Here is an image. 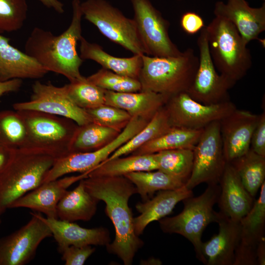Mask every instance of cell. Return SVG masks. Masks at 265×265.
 Segmentation results:
<instances>
[{"label":"cell","instance_id":"obj_17","mask_svg":"<svg viewBox=\"0 0 265 265\" xmlns=\"http://www.w3.org/2000/svg\"><path fill=\"white\" fill-rule=\"evenodd\" d=\"M259 115L236 108L219 121L225 159L227 162L245 154L249 149L253 131Z\"/></svg>","mask_w":265,"mask_h":265},{"label":"cell","instance_id":"obj_48","mask_svg":"<svg viewBox=\"0 0 265 265\" xmlns=\"http://www.w3.org/2000/svg\"><path fill=\"white\" fill-rule=\"evenodd\" d=\"M177 0V1H181V0Z\"/></svg>","mask_w":265,"mask_h":265},{"label":"cell","instance_id":"obj_34","mask_svg":"<svg viewBox=\"0 0 265 265\" xmlns=\"http://www.w3.org/2000/svg\"><path fill=\"white\" fill-rule=\"evenodd\" d=\"M158 169L185 185L192 170L193 151L191 149L164 150L155 153Z\"/></svg>","mask_w":265,"mask_h":265},{"label":"cell","instance_id":"obj_14","mask_svg":"<svg viewBox=\"0 0 265 265\" xmlns=\"http://www.w3.org/2000/svg\"><path fill=\"white\" fill-rule=\"evenodd\" d=\"M29 221L0 238V265H24L35 256L41 242L52 236L40 212H32Z\"/></svg>","mask_w":265,"mask_h":265},{"label":"cell","instance_id":"obj_15","mask_svg":"<svg viewBox=\"0 0 265 265\" xmlns=\"http://www.w3.org/2000/svg\"><path fill=\"white\" fill-rule=\"evenodd\" d=\"M15 110H34L70 119L79 126L92 122L87 111L77 106L67 94L65 85L58 87L51 82L36 81L29 101L15 103Z\"/></svg>","mask_w":265,"mask_h":265},{"label":"cell","instance_id":"obj_45","mask_svg":"<svg viewBox=\"0 0 265 265\" xmlns=\"http://www.w3.org/2000/svg\"><path fill=\"white\" fill-rule=\"evenodd\" d=\"M45 6L53 8L58 13L64 12L63 4L58 0H38Z\"/></svg>","mask_w":265,"mask_h":265},{"label":"cell","instance_id":"obj_30","mask_svg":"<svg viewBox=\"0 0 265 265\" xmlns=\"http://www.w3.org/2000/svg\"><path fill=\"white\" fill-rule=\"evenodd\" d=\"M203 129L191 130L172 127L164 134L144 144L131 154L137 155L153 154L162 151L178 149H193Z\"/></svg>","mask_w":265,"mask_h":265},{"label":"cell","instance_id":"obj_28","mask_svg":"<svg viewBox=\"0 0 265 265\" xmlns=\"http://www.w3.org/2000/svg\"><path fill=\"white\" fill-rule=\"evenodd\" d=\"M158 169L155 153L131 155L105 161L91 170L88 177L121 176L132 172Z\"/></svg>","mask_w":265,"mask_h":265},{"label":"cell","instance_id":"obj_40","mask_svg":"<svg viewBox=\"0 0 265 265\" xmlns=\"http://www.w3.org/2000/svg\"><path fill=\"white\" fill-rule=\"evenodd\" d=\"M58 249L65 265H82L95 251L92 245H70Z\"/></svg>","mask_w":265,"mask_h":265},{"label":"cell","instance_id":"obj_6","mask_svg":"<svg viewBox=\"0 0 265 265\" xmlns=\"http://www.w3.org/2000/svg\"><path fill=\"white\" fill-rule=\"evenodd\" d=\"M206 27L215 67L221 75L236 83L252 66L247 44L235 26L224 18L215 16Z\"/></svg>","mask_w":265,"mask_h":265},{"label":"cell","instance_id":"obj_49","mask_svg":"<svg viewBox=\"0 0 265 265\" xmlns=\"http://www.w3.org/2000/svg\"></svg>","mask_w":265,"mask_h":265},{"label":"cell","instance_id":"obj_39","mask_svg":"<svg viewBox=\"0 0 265 265\" xmlns=\"http://www.w3.org/2000/svg\"><path fill=\"white\" fill-rule=\"evenodd\" d=\"M85 110L92 122L120 132L126 128L132 118L126 111L105 104Z\"/></svg>","mask_w":265,"mask_h":265},{"label":"cell","instance_id":"obj_5","mask_svg":"<svg viewBox=\"0 0 265 265\" xmlns=\"http://www.w3.org/2000/svg\"><path fill=\"white\" fill-rule=\"evenodd\" d=\"M220 192L219 184L208 185L201 195H193L182 201L184 208L180 213L159 220L163 232L177 234L188 240L193 245L197 258L203 264L201 238L207 226L217 221L218 212L214 210L213 207L217 203Z\"/></svg>","mask_w":265,"mask_h":265},{"label":"cell","instance_id":"obj_23","mask_svg":"<svg viewBox=\"0 0 265 265\" xmlns=\"http://www.w3.org/2000/svg\"><path fill=\"white\" fill-rule=\"evenodd\" d=\"M0 34V81L12 79H38L49 72L25 53L12 46Z\"/></svg>","mask_w":265,"mask_h":265},{"label":"cell","instance_id":"obj_20","mask_svg":"<svg viewBox=\"0 0 265 265\" xmlns=\"http://www.w3.org/2000/svg\"><path fill=\"white\" fill-rule=\"evenodd\" d=\"M217 221L218 233L202 242L201 252L204 264L233 265L240 236L239 221L233 220L220 212Z\"/></svg>","mask_w":265,"mask_h":265},{"label":"cell","instance_id":"obj_31","mask_svg":"<svg viewBox=\"0 0 265 265\" xmlns=\"http://www.w3.org/2000/svg\"><path fill=\"white\" fill-rule=\"evenodd\" d=\"M172 128L164 106L143 128L114 151L106 160L132 154L144 144L164 134Z\"/></svg>","mask_w":265,"mask_h":265},{"label":"cell","instance_id":"obj_4","mask_svg":"<svg viewBox=\"0 0 265 265\" xmlns=\"http://www.w3.org/2000/svg\"><path fill=\"white\" fill-rule=\"evenodd\" d=\"M142 66L138 80L141 91H150L168 98L186 92L191 86L199 64V57L188 48L176 56L142 55Z\"/></svg>","mask_w":265,"mask_h":265},{"label":"cell","instance_id":"obj_47","mask_svg":"<svg viewBox=\"0 0 265 265\" xmlns=\"http://www.w3.org/2000/svg\"><path fill=\"white\" fill-rule=\"evenodd\" d=\"M1 214V212H0V215ZM1 222V219H0V224Z\"/></svg>","mask_w":265,"mask_h":265},{"label":"cell","instance_id":"obj_35","mask_svg":"<svg viewBox=\"0 0 265 265\" xmlns=\"http://www.w3.org/2000/svg\"><path fill=\"white\" fill-rule=\"evenodd\" d=\"M27 133L24 120L17 110L0 111V145L17 149L26 147Z\"/></svg>","mask_w":265,"mask_h":265},{"label":"cell","instance_id":"obj_44","mask_svg":"<svg viewBox=\"0 0 265 265\" xmlns=\"http://www.w3.org/2000/svg\"><path fill=\"white\" fill-rule=\"evenodd\" d=\"M16 149L0 145V173L12 159Z\"/></svg>","mask_w":265,"mask_h":265},{"label":"cell","instance_id":"obj_36","mask_svg":"<svg viewBox=\"0 0 265 265\" xmlns=\"http://www.w3.org/2000/svg\"><path fill=\"white\" fill-rule=\"evenodd\" d=\"M64 85L70 98L82 109L93 108L105 104V90L93 84L86 77Z\"/></svg>","mask_w":265,"mask_h":265},{"label":"cell","instance_id":"obj_26","mask_svg":"<svg viewBox=\"0 0 265 265\" xmlns=\"http://www.w3.org/2000/svg\"><path fill=\"white\" fill-rule=\"evenodd\" d=\"M80 42V56L82 59L92 60L100 64L103 68L123 76L138 80L142 66V55L118 57L109 54L102 46L88 42L83 36Z\"/></svg>","mask_w":265,"mask_h":265},{"label":"cell","instance_id":"obj_2","mask_svg":"<svg viewBox=\"0 0 265 265\" xmlns=\"http://www.w3.org/2000/svg\"><path fill=\"white\" fill-rule=\"evenodd\" d=\"M80 3V0H73L72 20L65 31L55 35L50 31L35 27L24 46L25 53L48 72L62 75L70 82L84 78L80 71L83 60L77 50L82 36Z\"/></svg>","mask_w":265,"mask_h":265},{"label":"cell","instance_id":"obj_1","mask_svg":"<svg viewBox=\"0 0 265 265\" xmlns=\"http://www.w3.org/2000/svg\"><path fill=\"white\" fill-rule=\"evenodd\" d=\"M83 182L87 191L106 204L105 212L114 225V240L107 251L116 255L125 265L132 264L144 242L135 233L133 215L129 206L131 197L137 193L134 185L124 176L87 177Z\"/></svg>","mask_w":265,"mask_h":265},{"label":"cell","instance_id":"obj_46","mask_svg":"<svg viewBox=\"0 0 265 265\" xmlns=\"http://www.w3.org/2000/svg\"><path fill=\"white\" fill-rule=\"evenodd\" d=\"M258 265H265V240H262L259 244L256 251Z\"/></svg>","mask_w":265,"mask_h":265},{"label":"cell","instance_id":"obj_22","mask_svg":"<svg viewBox=\"0 0 265 265\" xmlns=\"http://www.w3.org/2000/svg\"><path fill=\"white\" fill-rule=\"evenodd\" d=\"M50 228L58 248L74 246H106L110 242L108 230L104 227H82L74 222L42 217Z\"/></svg>","mask_w":265,"mask_h":265},{"label":"cell","instance_id":"obj_7","mask_svg":"<svg viewBox=\"0 0 265 265\" xmlns=\"http://www.w3.org/2000/svg\"><path fill=\"white\" fill-rule=\"evenodd\" d=\"M80 8L84 18L111 41L134 55L146 54L133 19L106 0H86L81 2Z\"/></svg>","mask_w":265,"mask_h":265},{"label":"cell","instance_id":"obj_32","mask_svg":"<svg viewBox=\"0 0 265 265\" xmlns=\"http://www.w3.org/2000/svg\"><path fill=\"white\" fill-rule=\"evenodd\" d=\"M229 163L236 170L246 189L255 198L265 182V157L250 149Z\"/></svg>","mask_w":265,"mask_h":265},{"label":"cell","instance_id":"obj_33","mask_svg":"<svg viewBox=\"0 0 265 265\" xmlns=\"http://www.w3.org/2000/svg\"><path fill=\"white\" fill-rule=\"evenodd\" d=\"M135 186L143 201L150 198L156 191L176 189L185 186L179 180L159 170L138 171L124 176Z\"/></svg>","mask_w":265,"mask_h":265},{"label":"cell","instance_id":"obj_27","mask_svg":"<svg viewBox=\"0 0 265 265\" xmlns=\"http://www.w3.org/2000/svg\"><path fill=\"white\" fill-rule=\"evenodd\" d=\"M83 179L74 189L67 190L59 201L56 208L58 219L69 222L87 221L95 214L99 201L87 191Z\"/></svg>","mask_w":265,"mask_h":265},{"label":"cell","instance_id":"obj_13","mask_svg":"<svg viewBox=\"0 0 265 265\" xmlns=\"http://www.w3.org/2000/svg\"><path fill=\"white\" fill-rule=\"evenodd\" d=\"M149 121L140 117H133L120 134L102 148L88 152L69 153L58 158L48 173L44 183L72 173L90 171L106 161L114 151L143 128Z\"/></svg>","mask_w":265,"mask_h":265},{"label":"cell","instance_id":"obj_21","mask_svg":"<svg viewBox=\"0 0 265 265\" xmlns=\"http://www.w3.org/2000/svg\"><path fill=\"white\" fill-rule=\"evenodd\" d=\"M219 185L217 203L219 212L230 219L239 221L251 209L255 201L243 186L233 165L226 162Z\"/></svg>","mask_w":265,"mask_h":265},{"label":"cell","instance_id":"obj_3","mask_svg":"<svg viewBox=\"0 0 265 265\" xmlns=\"http://www.w3.org/2000/svg\"><path fill=\"white\" fill-rule=\"evenodd\" d=\"M58 158L43 149H17L11 161L0 173L1 213L16 200L43 184Z\"/></svg>","mask_w":265,"mask_h":265},{"label":"cell","instance_id":"obj_10","mask_svg":"<svg viewBox=\"0 0 265 265\" xmlns=\"http://www.w3.org/2000/svg\"><path fill=\"white\" fill-rule=\"evenodd\" d=\"M136 28L146 52L152 56H176L180 51L169 35V22L150 0H130Z\"/></svg>","mask_w":265,"mask_h":265},{"label":"cell","instance_id":"obj_41","mask_svg":"<svg viewBox=\"0 0 265 265\" xmlns=\"http://www.w3.org/2000/svg\"><path fill=\"white\" fill-rule=\"evenodd\" d=\"M250 149L255 153L265 157V111L259 115L257 125L253 131Z\"/></svg>","mask_w":265,"mask_h":265},{"label":"cell","instance_id":"obj_38","mask_svg":"<svg viewBox=\"0 0 265 265\" xmlns=\"http://www.w3.org/2000/svg\"><path fill=\"white\" fill-rule=\"evenodd\" d=\"M27 11L26 0H0V34L20 29Z\"/></svg>","mask_w":265,"mask_h":265},{"label":"cell","instance_id":"obj_37","mask_svg":"<svg viewBox=\"0 0 265 265\" xmlns=\"http://www.w3.org/2000/svg\"><path fill=\"white\" fill-rule=\"evenodd\" d=\"M87 79L106 90L116 92L140 91L141 85L138 79L123 76L102 68Z\"/></svg>","mask_w":265,"mask_h":265},{"label":"cell","instance_id":"obj_19","mask_svg":"<svg viewBox=\"0 0 265 265\" xmlns=\"http://www.w3.org/2000/svg\"><path fill=\"white\" fill-rule=\"evenodd\" d=\"M89 172L76 176L62 177L45 182L16 200L9 209L28 208L44 213L46 217L57 218V204L68 188L73 184L87 178Z\"/></svg>","mask_w":265,"mask_h":265},{"label":"cell","instance_id":"obj_24","mask_svg":"<svg viewBox=\"0 0 265 265\" xmlns=\"http://www.w3.org/2000/svg\"><path fill=\"white\" fill-rule=\"evenodd\" d=\"M193 195L192 190L184 186L176 189L159 191L152 199L137 203L135 208L140 214L133 219L136 235L139 236L150 223L166 217L179 202Z\"/></svg>","mask_w":265,"mask_h":265},{"label":"cell","instance_id":"obj_16","mask_svg":"<svg viewBox=\"0 0 265 265\" xmlns=\"http://www.w3.org/2000/svg\"><path fill=\"white\" fill-rule=\"evenodd\" d=\"M239 222V239L233 265H258L257 248L260 242L265 239V182L260 187L259 197Z\"/></svg>","mask_w":265,"mask_h":265},{"label":"cell","instance_id":"obj_9","mask_svg":"<svg viewBox=\"0 0 265 265\" xmlns=\"http://www.w3.org/2000/svg\"><path fill=\"white\" fill-rule=\"evenodd\" d=\"M190 177L185 186L192 190L202 183L219 184L226 161L225 159L219 121L213 122L204 128L195 146Z\"/></svg>","mask_w":265,"mask_h":265},{"label":"cell","instance_id":"obj_12","mask_svg":"<svg viewBox=\"0 0 265 265\" xmlns=\"http://www.w3.org/2000/svg\"><path fill=\"white\" fill-rule=\"evenodd\" d=\"M164 107L172 127L191 130H202L213 122L220 121L237 108L231 101L203 104L186 92L170 97Z\"/></svg>","mask_w":265,"mask_h":265},{"label":"cell","instance_id":"obj_43","mask_svg":"<svg viewBox=\"0 0 265 265\" xmlns=\"http://www.w3.org/2000/svg\"><path fill=\"white\" fill-rule=\"evenodd\" d=\"M22 85V80L19 79L0 81V97L6 93L17 91Z\"/></svg>","mask_w":265,"mask_h":265},{"label":"cell","instance_id":"obj_8","mask_svg":"<svg viewBox=\"0 0 265 265\" xmlns=\"http://www.w3.org/2000/svg\"><path fill=\"white\" fill-rule=\"evenodd\" d=\"M25 123L27 133L26 147L51 152L59 158L69 153V146L78 126L73 120L34 110H17Z\"/></svg>","mask_w":265,"mask_h":265},{"label":"cell","instance_id":"obj_18","mask_svg":"<svg viewBox=\"0 0 265 265\" xmlns=\"http://www.w3.org/2000/svg\"><path fill=\"white\" fill-rule=\"evenodd\" d=\"M215 17L224 18L237 28L246 44L259 39L265 30V3L259 7H252L245 0H227L215 2Z\"/></svg>","mask_w":265,"mask_h":265},{"label":"cell","instance_id":"obj_25","mask_svg":"<svg viewBox=\"0 0 265 265\" xmlns=\"http://www.w3.org/2000/svg\"><path fill=\"white\" fill-rule=\"evenodd\" d=\"M168 99L162 94L150 91L116 92L105 90V104L122 109L132 117L150 121L165 105Z\"/></svg>","mask_w":265,"mask_h":265},{"label":"cell","instance_id":"obj_42","mask_svg":"<svg viewBox=\"0 0 265 265\" xmlns=\"http://www.w3.org/2000/svg\"><path fill=\"white\" fill-rule=\"evenodd\" d=\"M180 25L183 30L189 35L196 34L205 26L202 18L197 13L191 11L182 15Z\"/></svg>","mask_w":265,"mask_h":265},{"label":"cell","instance_id":"obj_11","mask_svg":"<svg viewBox=\"0 0 265 265\" xmlns=\"http://www.w3.org/2000/svg\"><path fill=\"white\" fill-rule=\"evenodd\" d=\"M197 44L199 64L187 93L194 100L205 105L230 101L228 91L236 83L216 72L210 52L206 26L200 31Z\"/></svg>","mask_w":265,"mask_h":265},{"label":"cell","instance_id":"obj_29","mask_svg":"<svg viewBox=\"0 0 265 265\" xmlns=\"http://www.w3.org/2000/svg\"><path fill=\"white\" fill-rule=\"evenodd\" d=\"M120 132L93 122L78 126L71 140L69 152H88L99 149L111 142Z\"/></svg>","mask_w":265,"mask_h":265}]
</instances>
